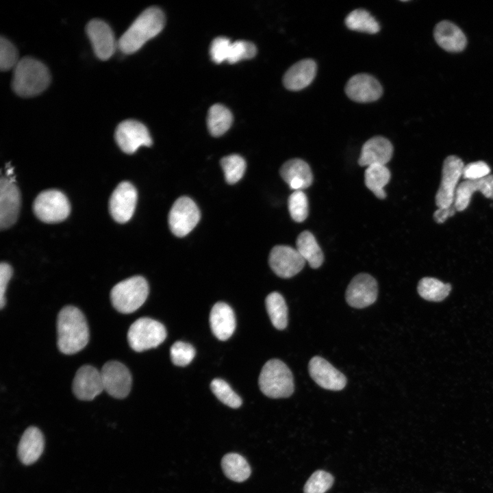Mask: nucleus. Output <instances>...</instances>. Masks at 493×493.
Segmentation results:
<instances>
[{
  "label": "nucleus",
  "mask_w": 493,
  "mask_h": 493,
  "mask_svg": "<svg viewBox=\"0 0 493 493\" xmlns=\"http://www.w3.org/2000/svg\"><path fill=\"white\" fill-rule=\"evenodd\" d=\"M165 17L157 7L144 10L132 23L118 41V48L125 54L137 51L149 39L163 29Z\"/></svg>",
  "instance_id": "2"
},
{
  "label": "nucleus",
  "mask_w": 493,
  "mask_h": 493,
  "mask_svg": "<svg viewBox=\"0 0 493 493\" xmlns=\"http://www.w3.org/2000/svg\"><path fill=\"white\" fill-rule=\"evenodd\" d=\"M345 92L351 100L366 103L379 99L383 93V89L374 77L359 73L349 79L345 86Z\"/></svg>",
  "instance_id": "19"
},
{
  "label": "nucleus",
  "mask_w": 493,
  "mask_h": 493,
  "mask_svg": "<svg viewBox=\"0 0 493 493\" xmlns=\"http://www.w3.org/2000/svg\"><path fill=\"white\" fill-rule=\"evenodd\" d=\"M220 165L223 170L226 181L229 184L238 182L243 176L246 169V162L239 155L233 154L223 157Z\"/></svg>",
  "instance_id": "34"
},
{
  "label": "nucleus",
  "mask_w": 493,
  "mask_h": 493,
  "mask_svg": "<svg viewBox=\"0 0 493 493\" xmlns=\"http://www.w3.org/2000/svg\"><path fill=\"white\" fill-rule=\"evenodd\" d=\"M149 285L142 276H134L116 284L110 292L113 307L123 314L137 310L146 301Z\"/></svg>",
  "instance_id": "5"
},
{
  "label": "nucleus",
  "mask_w": 493,
  "mask_h": 493,
  "mask_svg": "<svg viewBox=\"0 0 493 493\" xmlns=\"http://www.w3.org/2000/svg\"><path fill=\"white\" fill-rule=\"evenodd\" d=\"M257 52L253 43L239 40L231 42L227 61L231 64L236 63L242 59L253 58Z\"/></svg>",
  "instance_id": "38"
},
{
  "label": "nucleus",
  "mask_w": 493,
  "mask_h": 493,
  "mask_svg": "<svg viewBox=\"0 0 493 493\" xmlns=\"http://www.w3.org/2000/svg\"><path fill=\"white\" fill-rule=\"evenodd\" d=\"M333 483V476L324 470L315 471L306 481L304 493H325Z\"/></svg>",
  "instance_id": "37"
},
{
  "label": "nucleus",
  "mask_w": 493,
  "mask_h": 493,
  "mask_svg": "<svg viewBox=\"0 0 493 493\" xmlns=\"http://www.w3.org/2000/svg\"><path fill=\"white\" fill-rule=\"evenodd\" d=\"M480 191L485 197L493 199V175L476 180L466 179L456 188L453 205L462 212L468 206L474 192Z\"/></svg>",
  "instance_id": "20"
},
{
  "label": "nucleus",
  "mask_w": 493,
  "mask_h": 493,
  "mask_svg": "<svg viewBox=\"0 0 493 493\" xmlns=\"http://www.w3.org/2000/svg\"><path fill=\"white\" fill-rule=\"evenodd\" d=\"M436 42L444 50L459 52L466 45V38L463 31L450 21H443L438 23L434 29Z\"/></svg>",
  "instance_id": "26"
},
{
  "label": "nucleus",
  "mask_w": 493,
  "mask_h": 493,
  "mask_svg": "<svg viewBox=\"0 0 493 493\" xmlns=\"http://www.w3.org/2000/svg\"><path fill=\"white\" fill-rule=\"evenodd\" d=\"M456 211L453 204L448 207L438 208L433 213V219L437 223H443L448 217L453 216Z\"/></svg>",
  "instance_id": "44"
},
{
  "label": "nucleus",
  "mask_w": 493,
  "mask_h": 493,
  "mask_svg": "<svg viewBox=\"0 0 493 493\" xmlns=\"http://www.w3.org/2000/svg\"><path fill=\"white\" fill-rule=\"evenodd\" d=\"M279 173L283 179L294 191L308 188L313 181L309 166L304 160L299 158L286 162L281 166Z\"/></svg>",
  "instance_id": "22"
},
{
  "label": "nucleus",
  "mask_w": 493,
  "mask_h": 493,
  "mask_svg": "<svg viewBox=\"0 0 493 493\" xmlns=\"http://www.w3.org/2000/svg\"><path fill=\"white\" fill-rule=\"evenodd\" d=\"M170 354L171 360L175 365L185 366L189 364L194 357L195 349L188 343L177 341L170 347Z\"/></svg>",
  "instance_id": "39"
},
{
  "label": "nucleus",
  "mask_w": 493,
  "mask_h": 493,
  "mask_svg": "<svg viewBox=\"0 0 493 493\" xmlns=\"http://www.w3.org/2000/svg\"><path fill=\"white\" fill-rule=\"evenodd\" d=\"M50 80L49 71L42 62L25 57L14 68L12 88L21 97H32L43 92L49 85Z\"/></svg>",
  "instance_id": "3"
},
{
  "label": "nucleus",
  "mask_w": 493,
  "mask_h": 493,
  "mask_svg": "<svg viewBox=\"0 0 493 493\" xmlns=\"http://www.w3.org/2000/svg\"><path fill=\"white\" fill-rule=\"evenodd\" d=\"M296 249L310 267L318 268L322 265L324 261L323 251L310 231H303L298 236Z\"/></svg>",
  "instance_id": "27"
},
{
  "label": "nucleus",
  "mask_w": 493,
  "mask_h": 493,
  "mask_svg": "<svg viewBox=\"0 0 493 493\" xmlns=\"http://www.w3.org/2000/svg\"><path fill=\"white\" fill-rule=\"evenodd\" d=\"M103 390L101 372L96 368L84 365L77 370L73 381V391L77 399L93 400Z\"/></svg>",
  "instance_id": "18"
},
{
  "label": "nucleus",
  "mask_w": 493,
  "mask_h": 493,
  "mask_svg": "<svg viewBox=\"0 0 493 493\" xmlns=\"http://www.w3.org/2000/svg\"><path fill=\"white\" fill-rule=\"evenodd\" d=\"M137 197V191L131 183L123 181L117 186L109 203L110 214L116 222L124 223L132 217Z\"/></svg>",
  "instance_id": "15"
},
{
  "label": "nucleus",
  "mask_w": 493,
  "mask_h": 493,
  "mask_svg": "<svg viewBox=\"0 0 493 493\" xmlns=\"http://www.w3.org/2000/svg\"><path fill=\"white\" fill-rule=\"evenodd\" d=\"M317 66L312 59H304L294 64L283 75L284 86L292 91H298L308 86L314 80Z\"/></svg>",
  "instance_id": "23"
},
{
  "label": "nucleus",
  "mask_w": 493,
  "mask_h": 493,
  "mask_svg": "<svg viewBox=\"0 0 493 493\" xmlns=\"http://www.w3.org/2000/svg\"><path fill=\"white\" fill-rule=\"evenodd\" d=\"M103 388L116 399L126 397L131 388L132 378L129 369L118 361L107 362L100 370Z\"/></svg>",
  "instance_id": "10"
},
{
  "label": "nucleus",
  "mask_w": 493,
  "mask_h": 493,
  "mask_svg": "<svg viewBox=\"0 0 493 493\" xmlns=\"http://www.w3.org/2000/svg\"><path fill=\"white\" fill-rule=\"evenodd\" d=\"M165 327L160 322L147 317L134 321L127 331L130 347L137 352L155 348L166 338Z\"/></svg>",
  "instance_id": "6"
},
{
  "label": "nucleus",
  "mask_w": 493,
  "mask_h": 493,
  "mask_svg": "<svg viewBox=\"0 0 493 493\" xmlns=\"http://www.w3.org/2000/svg\"><path fill=\"white\" fill-rule=\"evenodd\" d=\"M232 120V114L227 108L221 104H214L208 111L207 128L212 136H221L229 129Z\"/></svg>",
  "instance_id": "30"
},
{
  "label": "nucleus",
  "mask_w": 493,
  "mask_h": 493,
  "mask_svg": "<svg viewBox=\"0 0 493 493\" xmlns=\"http://www.w3.org/2000/svg\"><path fill=\"white\" fill-rule=\"evenodd\" d=\"M390 172L385 165L372 164L365 170L364 182L377 198L385 199L386 193L383 188L390 181Z\"/></svg>",
  "instance_id": "29"
},
{
  "label": "nucleus",
  "mask_w": 493,
  "mask_h": 493,
  "mask_svg": "<svg viewBox=\"0 0 493 493\" xmlns=\"http://www.w3.org/2000/svg\"><path fill=\"white\" fill-rule=\"evenodd\" d=\"M34 212L42 222L58 223L66 219L71 207L66 197L57 190H47L40 192L34 202Z\"/></svg>",
  "instance_id": "7"
},
{
  "label": "nucleus",
  "mask_w": 493,
  "mask_h": 493,
  "mask_svg": "<svg viewBox=\"0 0 493 493\" xmlns=\"http://www.w3.org/2000/svg\"><path fill=\"white\" fill-rule=\"evenodd\" d=\"M221 467L225 476L236 482L246 480L251 475V468L246 459L235 453H227L221 460Z\"/></svg>",
  "instance_id": "28"
},
{
  "label": "nucleus",
  "mask_w": 493,
  "mask_h": 493,
  "mask_svg": "<svg viewBox=\"0 0 493 493\" xmlns=\"http://www.w3.org/2000/svg\"><path fill=\"white\" fill-rule=\"evenodd\" d=\"M200 216V211L193 200L188 197H179L169 212L170 229L175 236L184 237L194 228Z\"/></svg>",
  "instance_id": "8"
},
{
  "label": "nucleus",
  "mask_w": 493,
  "mask_h": 493,
  "mask_svg": "<svg viewBox=\"0 0 493 493\" xmlns=\"http://www.w3.org/2000/svg\"><path fill=\"white\" fill-rule=\"evenodd\" d=\"M346 27L353 31L368 34L377 33L380 25L370 14L363 9H356L351 12L345 18Z\"/></svg>",
  "instance_id": "33"
},
{
  "label": "nucleus",
  "mask_w": 493,
  "mask_h": 493,
  "mask_svg": "<svg viewBox=\"0 0 493 493\" xmlns=\"http://www.w3.org/2000/svg\"><path fill=\"white\" fill-rule=\"evenodd\" d=\"M57 344L64 354L71 355L82 350L89 340V329L85 316L73 305L64 307L57 318Z\"/></svg>",
  "instance_id": "1"
},
{
  "label": "nucleus",
  "mask_w": 493,
  "mask_h": 493,
  "mask_svg": "<svg viewBox=\"0 0 493 493\" xmlns=\"http://www.w3.org/2000/svg\"><path fill=\"white\" fill-rule=\"evenodd\" d=\"M378 286L374 277L367 273H359L349 283L346 291L348 304L355 308H364L375 302Z\"/></svg>",
  "instance_id": "13"
},
{
  "label": "nucleus",
  "mask_w": 493,
  "mask_h": 493,
  "mask_svg": "<svg viewBox=\"0 0 493 493\" xmlns=\"http://www.w3.org/2000/svg\"><path fill=\"white\" fill-rule=\"evenodd\" d=\"M464 167L463 161L455 155H449L444 160L442 179L435 195V204L438 208L448 207L453 204L457 184Z\"/></svg>",
  "instance_id": "9"
},
{
  "label": "nucleus",
  "mask_w": 493,
  "mask_h": 493,
  "mask_svg": "<svg viewBox=\"0 0 493 493\" xmlns=\"http://www.w3.org/2000/svg\"><path fill=\"white\" fill-rule=\"evenodd\" d=\"M18 52L14 45L7 38H0V68L6 71L16 66L18 62Z\"/></svg>",
  "instance_id": "40"
},
{
  "label": "nucleus",
  "mask_w": 493,
  "mask_h": 493,
  "mask_svg": "<svg viewBox=\"0 0 493 493\" xmlns=\"http://www.w3.org/2000/svg\"><path fill=\"white\" fill-rule=\"evenodd\" d=\"M265 303L273 325L279 330L285 329L288 325V307L281 294L271 292L266 296Z\"/></svg>",
  "instance_id": "31"
},
{
  "label": "nucleus",
  "mask_w": 493,
  "mask_h": 493,
  "mask_svg": "<svg viewBox=\"0 0 493 493\" xmlns=\"http://www.w3.org/2000/svg\"><path fill=\"white\" fill-rule=\"evenodd\" d=\"M417 289L418 294L424 299L440 302L449 294L451 286L435 278L424 277L418 282Z\"/></svg>",
  "instance_id": "32"
},
{
  "label": "nucleus",
  "mask_w": 493,
  "mask_h": 493,
  "mask_svg": "<svg viewBox=\"0 0 493 493\" xmlns=\"http://www.w3.org/2000/svg\"><path fill=\"white\" fill-rule=\"evenodd\" d=\"M211 390L217 399L231 408H238L242 405L241 398L224 380L214 379L210 384Z\"/></svg>",
  "instance_id": "35"
},
{
  "label": "nucleus",
  "mask_w": 493,
  "mask_h": 493,
  "mask_svg": "<svg viewBox=\"0 0 493 493\" xmlns=\"http://www.w3.org/2000/svg\"><path fill=\"white\" fill-rule=\"evenodd\" d=\"M115 139L121 149L128 154L134 153L141 146L152 144L148 129L136 120L121 122L116 129Z\"/></svg>",
  "instance_id": "11"
},
{
  "label": "nucleus",
  "mask_w": 493,
  "mask_h": 493,
  "mask_svg": "<svg viewBox=\"0 0 493 493\" xmlns=\"http://www.w3.org/2000/svg\"><path fill=\"white\" fill-rule=\"evenodd\" d=\"M231 41L225 36L215 38L210 45V53L214 62L220 63L227 61Z\"/></svg>",
  "instance_id": "41"
},
{
  "label": "nucleus",
  "mask_w": 493,
  "mask_h": 493,
  "mask_svg": "<svg viewBox=\"0 0 493 493\" xmlns=\"http://www.w3.org/2000/svg\"><path fill=\"white\" fill-rule=\"evenodd\" d=\"M12 275V268L8 263L1 262L0 264V308L3 309L5 305V292L8 283Z\"/></svg>",
  "instance_id": "43"
},
{
  "label": "nucleus",
  "mask_w": 493,
  "mask_h": 493,
  "mask_svg": "<svg viewBox=\"0 0 493 493\" xmlns=\"http://www.w3.org/2000/svg\"><path fill=\"white\" fill-rule=\"evenodd\" d=\"M288 210L292 218L297 222L304 221L308 216V201L302 190L293 192L288 198Z\"/></svg>",
  "instance_id": "36"
},
{
  "label": "nucleus",
  "mask_w": 493,
  "mask_h": 493,
  "mask_svg": "<svg viewBox=\"0 0 493 493\" xmlns=\"http://www.w3.org/2000/svg\"><path fill=\"white\" fill-rule=\"evenodd\" d=\"M490 166L483 161H477L464 165L462 176L465 179L476 180L489 175Z\"/></svg>",
  "instance_id": "42"
},
{
  "label": "nucleus",
  "mask_w": 493,
  "mask_h": 493,
  "mask_svg": "<svg viewBox=\"0 0 493 493\" xmlns=\"http://www.w3.org/2000/svg\"><path fill=\"white\" fill-rule=\"evenodd\" d=\"M210 323L212 333L218 340H227L236 328V318L233 309L225 303H216L211 309Z\"/></svg>",
  "instance_id": "24"
},
{
  "label": "nucleus",
  "mask_w": 493,
  "mask_h": 493,
  "mask_svg": "<svg viewBox=\"0 0 493 493\" xmlns=\"http://www.w3.org/2000/svg\"><path fill=\"white\" fill-rule=\"evenodd\" d=\"M308 369L312 379L324 389L341 390L346 384V377L320 356H315L310 359Z\"/></svg>",
  "instance_id": "17"
},
{
  "label": "nucleus",
  "mask_w": 493,
  "mask_h": 493,
  "mask_svg": "<svg viewBox=\"0 0 493 493\" xmlns=\"http://www.w3.org/2000/svg\"><path fill=\"white\" fill-rule=\"evenodd\" d=\"M45 446L42 432L36 427H29L23 433L18 446V456L25 465L36 462L43 452Z\"/></svg>",
  "instance_id": "25"
},
{
  "label": "nucleus",
  "mask_w": 493,
  "mask_h": 493,
  "mask_svg": "<svg viewBox=\"0 0 493 493\" xmlns=\"http://www.w3.org/2000/svg\"><path fill=\"white\" fill-rule=\"evenodd\" d=\"M258 382L263 394L273 399L289 397L294 389L290 370L277 359L266 362L262 368Z\"/></svg>",
  "instance_id": "4"
},
{
  "label": "nucleus",
  "mask_w": 493,
  "mask_h": 493,
  "mask_svg": "<svg viewBox=\"0 0 493 493\" xmlns=\"http://www.w3.org/2000/svg\"><path fill=\"white\" fill-rule=\"evenodd\" d=\"M268 262L273 271L281 278L294 276L305 264L298 251L287 245L274 246L270 252Z\"/></svg>",
  "instance_id": "12"
},
{
  "label": "nucleus",
  "mask_w": 493,
  "mask_h": 493,
  "mask_svg": "<svg viewBox=\"0 0 493 493\" xmlns=\"http://www.w3.org/2000/svg\"><path fill=\"white\" fill-rule=\"evenodd\" d=\"M21 207L20 191L12 177L2 176L0 180V227L12 226L17 220Z\"/></svg>",
  "instance_id": "14"
},
{
  "label": "nucleus",
  "mask_w": 493,
  "mask_h": 493,
  "mask_svg": "<svg viewBox=\"0 0 493 493\" xmlns=\"http://www.w3.org/2000/svg\"><path fill=\"white\" fill-rule=\"evenodd\" d=\"M86 30L97 57L101 60L111 58L118 47V42L109 25L100 19H93L87 24Z\"/></svg>",
  "instance_id": "16"
},
{
  "label": "nucleus",
  "mask_w": 493,
  "mask_h": 493,
  "mask_svg": "<svg viewBox=\"0 0 493 493\" xmlns=\"http://www.w3.org/2000/svg\"><path fill=\"white\" fill-rule=\"evenodd\" d=\"M392 153V144L387 138L375 136L363 144L358 164L361 166L385 165L390 160Z\"/></svg>",
  "instance_id": "21"
}]
</instances>
